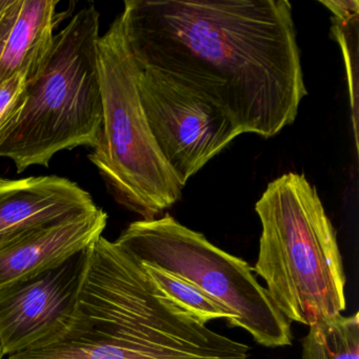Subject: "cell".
I'll use <instances>...</instances> for the list:
<instances>
[{"instance_id": "cell-18", "label": "cell", "mask_w": 359, "mask_h": 359, "mask_svg": "<svg viewBox=\"0 0 359 359\" xmlns=\"http://www.w3.org/2000/svg\"><path fill=\"white\" fill-rule=\"evenodd\" d=\"M5 358V356L3 355V352H1V348H0V359Z\"/></svg>"}, {"instance_id": "cell-9", "label": "cell", "mask_w": 359, "mask_h": 359, "mask_svg": "<svg viewBox=\"0 0 359 359\" xmlns=\"http://www.w3.org/2000/svg\"><path fill=\"white\" fill-rule=\"evenodd\" d=\"M108 214L91 213L0 238V290L56 268L93 245L106 229Z\"/></svg>"}, {"instance_id": "cell-6", "label": "cell", "mask_w": 359, "mask_h": 359, "mask_svg": "<svg viewBox=\"0 0 359 359\" xmlns=\"http://www.w3.org/2000/svg\"><path fill=\"white\" fill-rule=\"evenodd\" d=\"M114 243L140 262L196 285L231 311L234 327H243L257 344L266 348L293 344L291 323L258 283L253 268L169 214L132 222Z\"/></svg>"}, {"instance_id": "cell-14", "label": "cell", "mask_w": 359, "mask_h": 359, "mask_svg": "<svg viewBox=\"0 0 359 359\" xmlns=\"http://www.w3.org/2000/svg\"><path fill=\"white\" fill-rule=\"evenodd\" d=\"M332 33L334 39L339 43L346 60V74H348V90H350L351 104L353 110V123H354L355 142L357 147V107H358V87H357V57L358 54L353 55L352 51L358 50V18L351 20H333Z\"/></svg>"}, {"instance_id": "cell-12", "label": "cell", "mask_w": 359, "mask_h": 359, "mask_svg": "<svg viewBox=\"0 0 359 359\" xmlns=\"http://www.w3.org/2000/svg\"><path fill=\"white\" fill-rule=\"evenodd\" d=\"M302 344V359H359L358 313L311 325Z\"/></svg>"}, {"instance_id": "cell-5", "label": "cell", "mask_w": 359, "mask_h": 359, "mask_svg": "<svg viewBox=\"0 0 359 359\" xmlns=\"http://www.w3.org/2000/svg\"><path fill=\"white\" fill-rule=\"evenodd\" d=\"M102 123L89 154L117 203L154 219L182 198L184 187L163 158L149 127L140 91V67L121 14L97 43Z\"/></svg>"}, {"instance_id": "cell-17", "label": "cell", "mask_w": 359, "mask_h": 359, "mask_svg": "<svg viewBox=\"0 0 359 359\" xmlns=\"http://www.w3.org/2000/svg\"><path fill=\"white\" fill-rule=\"evenodd\" d=\"M321 5L327 7L333 14V20H351L353 18H358L359 3L357 0H342V1H319Z\"/></svg>"}, {"instance_id": "cell-13", "label": "cell", "mask_w": 359, "mask_h": 359, "mask_svg": "<svg viewBox=\"0 0 359 359\" xmlns=\"http://www.w3.org/2000/svg\"><path fill=\"white\" fill-rule=\"evenodd\" d=\"M142 264L151 278L171 300L192 315L201 325H205L214 319H226L229 325L234 327V314L196 285L159 266Z\"/></svg>"}, {"instance_id": "cell-19", "label": "cell", "mask_w": 359, "mask_h": 359, "mask_svg": "<svg viewBox=\"0 0 359 359\" xmlns=\"http://www.w3.org/2000/svg\"><path fill=\"white\" fill-rule=\"evenodd\" d=\"M4 1H5V0H0V6L3 5Z\"/></svg>"}, {"instance_id": "cell-15", "label": "cell", "mask_w": 359, "mask_h": 359, "mask_svg": "<svg viewBox=\"0 0 359 359\" xmlns=\"http://www.w3.org/2000/svg\"><path fill=\"white\" fill-rule=\"evenodd\" d=\"M26 79L22 74L12 75L0 83V137L20 116L27 98Z\"/></svg>"}, {"instance_id": "cell-4", "label": "cell", "mask_w": 359, "mask_h": 359, "mask_svg": "<svg viewBox=\"0 0 359 359\" xmlns=\"http://www.w3.org/2000/svg\"><path fill=\"white\" fill-rule=\"evenodd\" d=\"M100 37L94 5L77 11L55 35L45 70L28 86L20 116L0 137V157L11 159L18 173L32 165L49 167L62 151L97 144L102 123Z\"/></svg>"}, {"instance_id": "cell-7", "label": "cell", "mask_w": 359, "mask_h": 359, "mask_svg": "<svg viewBox=\"0 0 359 359\" xmlns=\"http://www.w3.org/2000/svg\"><path fill=\"white\" fill-rule=\"evenodd\" d=\"M138 91L157 147L184 188L239 136L213 104L157 71L140 68Z\"/></svg>"}, {"instance_id": "cell-16", "label": "cell", "mask_w": 359, "mask_h": 359, "mask_svg": "<svg viewBox=\"0 0 359 359\" xmlns=\"http://www.w3.org/2000/svg\"><path fill=\"white\" fill-rule=\"evenodd\" d=\"M22 0H5L0 6V58L10 32L18 20Z\"/></svg>"}, {"instance_id": "cell-1", "label": "cell", "mask_w": 359, "mask_h": 359, "mask_svg": "<svg viewBox=\"0 0 359 359\" xmlns=\"http://www.w3.org/2000/svg\"><path fill=\"white\" fill-rule=\"evenodd\" d=\"M123 32L140 69L213 104L238 135H277L308 94L287 0H128Z\"/></svg>"}, {"instance_id": "cell-2", "label": "cell", "mask_w": 359, "mask_h": 359, "mask_svg": "<svg viewBox=\"0 0 359 359\" xmlns=\"http://www.w3.org/2000/svg\"><path fill=\"white\" fill-rule=\"evenodd\" d=\"M251 348L201 325L144 264L100 236L76 308L57 335L8 359H248Z\"/></svg>"}, {"instance_id": "cell-8", "label": "cell", "mask_w": 359, "mask_h": 359, "mask_svg": "<svg viewBox=\"0 0 359 359\" xmlns=\"http://www.w3.org/2000/svg\"><path fill=\"white\" fill-rule=\"evenodd\" d=\"M89 248L56 268L0 290L4 356L39 346L66 327L76 308Z\"/></svg>"}, {"instance_id": "cell-3", "label": "cell", "mask_w": 359, "mask_h": 359, "mask_svg": "<svg viewBox=\"0 0 359 359\" xmlns=\"http://www.w3.org/2000/svg\"><path fill=\"white\" fill-rule=\"evenodd\" d=\"M262 222L254 272L283 316L311 325L346 309V274L335 229L302 174L271 182L256 203Z\"/></svg>"}, {"instance_id": "cell-11", "label": "cell", "mask_w": 359, "mask_h": 359, "mask_svg": "<svg viewBox=\"0 0 359 359\" xmlns=\"http://www.w3.org/2000/svg\"><path fill=\"white\" fill-rule=\"evenodd\" d=\"M57 0H22L18 20L10 32L0 58V83L22 74L27 85L45 70L55 41Z\"/></svg>"}, {"instance_id": "cell-10", "label": "cell", "mask_w": 359, "mask_h": 359, "mask_svg": "<svg viewBox=\"0 0 359 359\" xmlns=\"http://www.w3.org/2000/svg\"><path fill=\"white\" fill-rule=\"evenodd\" d=\"M98 209L89 192L56 175L0 178V238Z\"/></svg>"}]
</instances>
